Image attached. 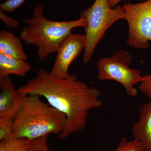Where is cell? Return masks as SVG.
Segmentation results:
<instances>
[{"mask_svg": "<svg viewBox=\"0 0 151 151\" xmlns=\"http://www.w3.org/2000/svg\"><path fill=\"white\" fill-rule=\"evenodd\" d=\"M24 94H36L66 116V124L58 135L61 140L86 128L89 111L103 105L101 93L96 87H89L77 79L75 74L62 78L52 76L42 68L35 78L19 87Z\"/></svg>", "mask_w": 151, "mask_h": 151, "instance_id": "6da1fadb", "label": "cell"}, {"mask_svg": "<svg viewBox=\"0 0 151 151\" xmlns=\"http://www.w3.org/2000/svg\"><path fill=\"white\" fill-rule=\"evenodd\" d=\"M40 95L25 94L21 105L13 120L14 137L33 139L59 135L66 124V116L45 103Z\"/></svg>", "mask_w": 151, "mask_h": 151, "instance_id": "7a4b0ae2", "label": "cell"}, {"mask_svg": "<svg viewBox=\"0 0 151 151\" xmlns=\"http://www.w3.org/2000/svg\"><path fill=\"white\" fill-rule=\"evenodd\" d=\"M27 24L22 29L19 38L28 45L37 47L38 58L41 61L56 52L61 45L76 27H85V19L57 22L47 19L44 15L43 7L37 4L33 10V17L23 21Z\"/></svg>", "mask_w": 151, "mask_h": 151, "instance_id": "3957f363", "label": "cell"}, {"mask_svg": "<svg viewBox=\"0 0 151 151\" xmlns=\"http://www.w3.org/2000/svg\"><path fill=\"white\" fill-rule=\"evenodd\" d=\"M80 18L84 19L86 22L84 27L86 44L83 61L86 64L106 31L116 22L125 20V15L121 6L112 8L109 0H95L92 6L81 12Z\"/></svg>", "mask_w": 151, "mask_h": 151, "instance_id": "277c9868", "label": "cell"}, {"mask_svg": "<svg viewBox=\"0 0 151 151\" xmlns=\"http://www.w3.org/2000/svg\"><path fill=\"white\" fill-rule=\"evenodd\" d=\"M132 57L129 52L120 50L110 57L100 58L97 63V78L100 81L114 80L124 87L132 97L137 96L135 87L144 78L141 71L129 67Z\"/></svg>", "mask_w": 151, "mask_h": 151, "instance_id": "5b68a950", "label": "cell"}, {"mask_svg": "<svg viewBox=\"0 0 151 151\" xmlns=\"http://www.w3.org/2000/svg\"><path fill=\"white\" fill-rule=\"evenodd\" d=\"M129 26L127 43L134 48L145 50L151 41V0L122 6Z\"/></svg>", "mask_w": 151, "mask_h": 151, "instance_id": "8992f818", "label": "cell"}, {"mask_svg": "<svg viewBox=\"0 0 151 151\" xmlns=\"http://www.w3.org/2000/svg\"><path fill=\"white\" fill-rule=\"evenodd\" d=\"M86 44L85 35L71 33L57 52L54 65L50 73L58 78H68L71 75L68 72L70 64L84 50Z\"/></svg>", "mask_w": 151, "mask_h": 151, "instance_id": "52a82bcc", "label": "cell"}, {"mask_svg": "<svg viewBox=\"0 0 151 151\" xmlns=\"http://www.w3.org/2000/svg\"><path fill=\"white\" fill-rule=\"evenodd\" d=\"M24 95L16 89L9 76H0V118L13 119Z\"/></svg>", "mask_w": 151, "mask_h": 151, "instance_id": "ba28073f", "label": "cell"}, {"mask_svg": "<svg viewBox=\"0 0 151 151\" xmlns=\"http://www.w3.org/2000/svg\"><path fill=\"white\" fill-rule=\"evenodd\" d=\"M138 121L133 125L132 134L147 151H151V100L141 106Z\"/></svg>", "mask_w": 151, "mask_h": 151, "instance_id": "9c48e42d", "label": "cell"}, {"mask_svg": "<svg viewBox=\"0 0 151 151\" xmlns=\"http://www.w3.org/2000/svg\"><path fill=\"white\" fill-rule=\"evenodd\" d=\"M48 137L28 139L12 136L0 142V151H51L47 143Z\"/></svg>", "mask_w": 151, "mask_h": 151, "instance_id": "30bf717a", "label": "cell"}, {"mask_svg": "<svg viewBox=\"0 0 151 151\" xmlns=\"http://www.w3.org/2000/svg\"><path fill=\"white\" fill-rule=\"evenodd\" d=\"M20 39L6 30L0 31V53L17 59L27 60Z\"/></svg>", "mask_w": 151, "mask_h": 151, "instance_id": "8fae6325", "label": "cell"}, {"mask_svg": "<svg viewBox=\"0 0 151 151\" xmlns=\"http://www.w3.org/2000/svg\"><path fill=\"white\" fill-rule=\"evenodd\" d=\"M26 60L17 59L0 53V76L16 75L23 77L31 70Z\"/></svg>", "mask_w": 151, "mask_h": 151, "instance_id": "7c38bea8", "label": "cell"}, {"mask_svg": "<svg viewBox=\"0 0 151 151\" xmlns=\"http://www.w3.org/2000/svg\"><path fill=\"white\" fill-rule=\"evenodd\" d=\"M112 151H147L142 145L133 139L129 140L127 138L123 137L115 150Z\"/></svg>", "mask_w": 151, "mask_h": 151, "instance_id": "4fadbf2b", "label": "cell"}, {"mask_svg": "<svg viewBox=\"0 0 151 151\" xmlns=\"http://www.w3.org/2000/svg\"><path fill=\"white\" fill-rule=\"evenodd\" d=\"M13 120L8 118H0V141L13 135Z\"/></svg>", "mask_w": 151, "mask_h": 151, "instance_id": "5bb4252c", "label": "cell"}, {"mask_svg": "<svg viewBox=\"0 0 151 151\" xmlns=\"http://www.w3.org/2000/svg\"><path fill=\"white\" fill-rule=\"evenodd\" d=\"M138 89L145 96L151 100V74L144 76V78L139 84Z\"/></svg>", "mask_w": 151, "mask_h": 151, "instance_id": "9a60e30c", "label": "cell"}, {"mask_svg": "<svg viewBox=\"0 0 151 151\" xmlns=\"http://www.w3.org/2000/svg\"><path fill=\"white\" fill-rule=\"evenodd\" d=\"M26 0H7L0 5L1 10L3 12H12L18 9Z\"/></svg>", "mask_w": 151, "mask_h": 151, "instance_id": "2e32d148", "label": "cell"}, {"mask_svg": "<svg viewBox=\"0 0 151 151\" xmlns=\"http://www.w3.org/2000/svg\"><path fill=\"white\" fill-rule=\"evenodd\" d=\"M0 19L6 26L11 28H17L20 24L18 21L8 16L1 10L0 11Z\"/></svg>", "mask_w": 151, "mask_h": 151, "instance_id": "e0dca14e", "label": "cell"}, {"mask_svg": "<svg viewBox=\"0 0 151 151\" xmlns=\"http://www.w3.org/2000/svg\"><path fill=\"white\" fill-rule=\"evenodd\" d=\"M123 0H109V3L111 7L115 8L118 6L119 3Z\"/></svg>", "mask_w": 151, "mask_h": 151, "instance_id": "ac0fdd59", "label": "cell"}, {"mask_svg": "<svg viewBox=\"0 0 151 151\" xmlns=\"http://www.w3.org/2000/svg\"><path fill=\"white\" fill-rule=\"evenodd\" d=\"M143 1H146V0H143Z\"/></svg>", "mask_w": 151, "mask_h": 151, "instance_id": "d6986e66", "label": "cell"}]
</instances>
